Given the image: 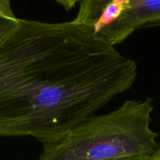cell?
Here are the masks:
<instances>
[{"instance_id":"1","label":"cell","mask_w":160,"mask_h":160,"mask_svg":"<svg viewBox=\"0 0 160 160\" xmlns=\"http://www.w3.org/2000/svg\"><path fill=\"white\" fill-rule=\"evenodd\" d=\"M137 76L135 61L83 25L18 19L0 38V136L57 142Z\"/></svg>"},{"instance_id":"2","label":"cell","mask_w":160,"mask_h":160,"mask_svg":"<svg viewBox=\"0 0 160 160\" xmlns=\"http://www.w3.org/2000/svg\"><path fill=\"white\" fill-rule=\"evenodd\" d=\"M153 100H128L112 112L92 116L56 142L44 145L37 160H105L150 156L159 147L151 128Z\"/></svg>"},{"instance_id":"3","label":"cell","mask_w":160,"mask_h":160,"mask_svg":"<svg viewBox=\"0 0 160 160\" xmlns=\"http://www.w3.org/2000/svg\"><path fill=\"white\" fill-rule=\"evenodd\" d=\"M73 21L115 46L138 30L160 27V0H82Z\"/></svg>"},{"instance_id":"4","label":"cell","mask_w":160,"mask_h":160,"mask_svg":"<svg viewBox=\"0 0 160 160\" xmlns=\"http://www.w3.org/2000/svg\"><path fill=\"white\" fill-rule=\"evenodd\" d=\"M17 20L11 8L10 0H0V38L17 23Z\"/></svg>"},{"instance_id":"5","label":"cell","mask_w":160,"mask_h":160,"mask_svg":"<svg viewBox=\"0 0 160 160\" xmlns=\"http://www.w3.org/2000/svg\"><path fill=\"white\" fill-rule=\"evenodd\" d=\"M55 1H56L61 6H63L66 10L70 11V9H73L76 6L77 3L81 2L82 0H55Z\"/></svg>"},{"instance_id":"6","label":"cell","mask_w":160,"mask_h":160,"mask_svg":"<svg viewBox=\"0 0 160 160\" xmlns=\"http://www.w3.org/2000/svg\"><path fill=\"white\" fill-rule=\"evenodd\" d=\"M150 156H122V157L113 158V159H109L105 160H148Z\"/></svg>"},{"instance_id":"7","label":"cell","mask_w":160,"mask_h":160,"mask_svg":"<svg viewBox=\"0 0 160 160\" xmlns=\"http://www.w3.org/2000/svg\"><path fill=\"white\" fill-rule=\"evenodd\" d=\"M148 160H160V147L159 146L156 150L154 151V152L150 156L149 159Z\"/></svg>"}]
</instances>
